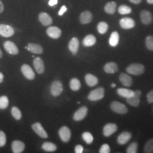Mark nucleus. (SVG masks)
I'll use <instances>...</instances> for the list:
<instances>
[{
    "mask_svg": "<svg viewBox=\"0 0 153 153\" xmlns=\"http://www.w3.org/2000/svg\"><path fill=\"white\" fill-rule=\"evenodd\" d=\"M138 149V143L137 142H132L126 149V153H136Z\"/></svg>",
    "mask_w": 153,
    "mask_h": 153,
    "instance_id": "38",
    "label": "nucleus"
},
{
    "mask_svg": "<svg viewBox=\"0 0 153 153\" xmlns=\"http://www.w3.org/2000/svg\"><path fill=\"white\" fill-rule=\"evenodd\" d=\"M118 11L120 14H122V15L128 14H130L131 13V7H130L128 6L123 5H121L119 7Z\"/></svg>",
    "mask_w": 153,
    "mask_h": 153,
    "instance_id": "35",
    "label": "nucleus"
},
{
    "mask_svg": "<svg viewBox=\"0 0 153 153\" xmlns=\"http://www.w3.org/2000/svg\"><path fill=\"white\" fill-rule=\"evenodd\" d=\"M141 95V91L137 90L134 91V94L133 97L126 98V102L129 104L133 107H138L140 103V97Z\"/></svg>",
    "mask_w": 153,
    "mask_h": 153,
    "instance_id": "7",
    "label": "nucleus"
},
{
    "mask_svg": "<svg viewBox=\"0 0 153 153\" xmlns=\"http://www.w3.org/2000/svg\"><path fill=\"white\" fill-rule=\"evenodd\" d=\"M117 5L115 2H109L104 6V11L109 14H114L116 11Z\"/></svg>",
    "mask_w": 153,
    "mask_h": 153,
    "instance_id": "29",
    "label": "nucleus"
},
{
    "mask_svg": "<svg viewBox=\"0 0 153 153\" xmlns=\"http://www.w3.org/2000/svg\"><path fill=\"white\" fill-rule=\"evenodd\" d=\"M11 112L13 117L17 120H19L22 118V112L18 107H13L11 109Z\"/></svg>",
    "mask_w": 153,
    "mask_h": 153,
    "instance_id": "33",
    "label": "nucleus"
},
{
    "mask_svg": "<svg viewBox=\"0 0 153 153\" xmlns=\"http://www.w3.org/2000/svg\"><path fill=\"white\" fill-rule=\"evenodd\" d=\"M6 143V137L5 134L3 131H0V148L5 145Z\"/></svg>",
    "mask_w": 153,
    "mask_h": 153,
    "instance_id": "40",
    "label": "nucleus"
},
{
    "mask_svg": "<svg viewBox=\"0 0 153 153\" xmlns=\"http://www.w3.org/2000/svg\"><path fill=\"white\" fill-rule=\"evenodd\" d=\"M47 33L50 38L52 39L59 38L61 35L60 28L55 26H52L48 28L47 30Z\"/></svg>",
    "mask_w": 153,
    "mask_h": 153,
    "instance_id": "17",
    "label": "nucleus"
},
{
    "mask_svg": "<svg viewBox=\"0 0 153 153\" xmlns=\"http://www.w3.org/2000/svg\"><path fill=\"white\" fill-rule=\"evenodd\" d=\"M97 39L94 35L90 34L87 35L83 40V45L85 47H91L96 43Z\"/></svg>",
    "mask_w": 153,
    "mask_h": 153,
    "instance_id": "27",
    "label": "nucleus"
},
{
    "mask_svg": "<svg viewBox=\"0 0 153 153\" xmlns=\"http://www.w3.org/2000/svg\"><path fill=\"white\" fill-rule=\"evenodd\" d=\"M88 108L86 106L81 107L75 112L74 115L73 116V119L77 121L82 120L88 114Z\"/></svg>",
    "mask_w": 153,
    "mask_h": 153,
    "instance_id": "14",
    "label": "nucleus"
},
{
    "mask_svg": "<svg viewBox=\"0 0 153 153\" xmlns=\"http://www.w3.org/2000/svg\"><path fill=\"white\" fill-rule=\"evenodd\" d=\"M58 3V0H49V5L51 6H53L56 5Z\"/></svg>",
    "mask_w": 153,
    "mask_h": 153,
    "instance_id": "45",
    "label": "nucleus"
},
{
    "mask_svg": "<svg viewBox=\"0 0 153 153\" xmlns=\"http://www.w3.org/2000/svg\"><path fill=\"white\" fill-rule=\"evenodd\" d=\"M85 81L90 87H94L98 83V79L91 74H88L85 76Z\"/></svg>",
    "mask_w": 153,
    "mask_h": 153,
    "instance_id": "25",
    "label": "nucleus"
},
{
    "mask_svg": "<svg viewBox=\"0 0 153 153\" xmlns=\"http://www.w3.org/2000/svg\"><path fill=\"white\" fill-rule=\"evenodd\" d=\"M33 131H35L39 136L43 138H47L48 137V134L44 130V128L42 126L40 123H36L32 126Z\"/></svg>",
    "mask_w": 153,
    "mask_h": 153,
    "instance_id": "10",
    "label": "nucleus"
},
{
    "mask_svg": "<svg viewBox=\"0 0 153 153\" xmlns=\"http://www.w3.org/2000/svg\"><path fill=\"white\" fill-rule=\"evenodd\" d=\"M4 10V6L2 1L0 0V14L2 13Z\"/></svg>",
    "mask_w": 153,
    "mask_h": 153,
    "instance_id": "46",
    "label": "nucleus"
},
{
    "mask_svg": "<svg viewBox=\"0 0 153 153\" xmlns=\"http://www.w3.org/2000/svg\"><path fill=\"white\" fill-rule=\"evenodd\" d=\"M140 18L141 22L143 25H149L153 21V16L152 13L149 11L144 10L140 13Z\"/></svg>",
    "mask_w": 153,
    "mask_h": 153,
    "instance_id": "13",
    "label": "nucleus"
},
{
    "mask_svg": "<svg viewBox=\"0 0 153 153\" xmlns=\"http://www.w3.org/2000/svg\"><path fill=\"white\" fill-rule=\"evenodd\" d=\"M126 71L132 75L140 76L145 72L144 66L140 64H132L126 68Z\"/></svg>",
    "mask_w": 153,
    "mask_h": 153,
    "instance_id": "1",
    "label": "nucleus"
},
{
    "mask_svg": "<svg viewBox=\"0 0 153 153\" xmlns=\"http://www.w3.org/2000/svg\"><path fill=\"white\" fill-rule=\"evenodd\" d=\"M27 49L34 54H42L43 52L42 47L39 44L35 43H29L28 44Z\"/></svg>",
    "mask_w": 153,
    "mask_h": 153,
    "instance_id": "22",
    "label": "nucleus"
},
{
    "mask_svg": "<svg viewBox=\"0 0 153 153\" xmlns=\"http://www.w3.org/2000/svg\"><path fill=\"white\" fill-rule=\"evenodd\" d=\"M39 20L44 26H48L51 25L53 20L51 16L46 13H41L39 15Z\"/></svg>",
    "mask_w": 153,
    "mask_h": 153,
    "instance_id": "16",
    "label": "nucleus"
},
{
    "mask_svg": "<svg viewBox=\"0 0 153 153\" xmlns=\"http://www.w3.org/2000/svg\"><path fill=\"white\" fill-rule=\"evenodd\" d=\"M3 80H4V75L1 72H0V83L3 82Z\"/></svg>",
    "mask_w": 153,
    "mask_h": 153,
    "instance_id": "48",
    "label": "nucleus"
},
{
    "mask_svg": "<svg viewBox=\"0 0 153 153\" xmlns=\"http://www.w3.org/2000/svg\"><path fill=\"white\" fill-rule=\"evenodd\" d=\"M63 90L62 83L59 81H55L52 83L51 88V93L54 97H58Z\"/></svg>",
    "mask_w": 153,
    "mask_h": 153,
    "instance_id": "5",
    "label": "nucleus"
},
{
    "mask_svg": "<svg viewBox=\"0 0 153 153\" xmlns=\"http://www.w3.org/2000/svg\"><path fill=\"white\" fill-rule=\"evenodd\" d=\"M42 149L46 152H53L56 150L57 146L52 142H45L42 145Z\"/></svg>",
    "mask_w": 153,
    "mask_h": 153,
    "instance_id": "30",
    "label": "nucleus"
},
{
    "mask_svg": "<svg viewBox=\"0 0 153 153\" xmlns=\"http://www.w3.org/2000/svg\"><path fill=\"white\" fill-rule=\"evenodd\" d=\"M119 42V34L116 31L111 33L109 39V45L111 47L117 46Z\"/></svg>",
    "mask_w": 153,
    "mask_h": 153,
    "instance_id": "28",
    "label": "nucleus"
},
{
    "mask_svg": "<svg viewBox=\"0 0 153 153\" xmlns=\"http://www.w3.org/2000/svg\"><path fill=\"white\" fill-rule=\"evenodd\" d=\"M61 140L64 142H68L71 138V131L69 128L66 126H62L59 131Z\"/></svg>",
    "mask_w": 153,
    "mask_h": 153,
    "instance_id": "4",
    "label": "nucleus"
},
{
    "mask_svg": "<svg viewBox=\"0 0 153 153\" xmlns=\"http://www.w3.org/2000/svg\"><path fill=\"white\" fill-rule=\"evenodd\" d=\"M119 23L121 28L126 30L133 28L136 25L135 21L131 18L128 17H126L121 19Z\"/></svg>",
    "mask_w": 153,
    "mask_h": 153,
    "instance_id": "6",
    "label": "nucleus"
},
{
    "mask_svg": "<svg viewBox=\"0 0 153 153\" xmlns=\"http://www.w3.org/2000/svg\"><path fill=\"white\" fill-rule=\"evenodd\" d=\"M14 33L13 28L9 25H0V35L5 38H9Z\"/></svg>",
    "mask_w": 153,
    "mask_h": 153,
    "instance_id": "9",
    "label": "nucleus"
},
{
    "mask_svg": "<svg viewBox=\"0 0 153 153\" xmlns=\"http://www.w3.org/2000/svg\"><path fill=\"white\" fill-rule=\"evenodd\" d=\"M2 56H3V53H2V51H1V49H0V59H1V58H2Z\"/></svg>",
    "mask_w": 153,
    "mask_h": 153,
    "instance_id": "50",
    "label": "nucleus"
},
{
    "mask_svg": "<svg viewBox=\"0 0 153 153\" xmlns=\"http://www.w3.org/2000/svg\"><path fill=\"white\" fill-rule=\"evenodd\" d=\"M79 42L77 38H73L71 39L69 43V49L73 55H76L79 49Z\"/></svg>",
    "mask_w": 153,
    "mask_h": 153,
    "instance_id": "18",
    "label": "nucleus"
},
{
    "mask_svg": "<svg viewBox=\"0 0 153 153\" xmlns=\"http://www.w3.org/2000/svg\"><path fill=\"white\" fill-rule=\"evenodd\" d=\"M33 64L35 71L38 74H41L44 73L45 70L44 62L40 57H37L35 58L33 61Z\"/></svg>",
    "mask_w": 153,
    "mask_h": 153,
    "instance_id": "12",
    "label": "nucleus"
},
{
    "mask_svg": "<svg viewBox=\"0 0 153 153\" xmlns=\"http://www.w3.org/2000/svg\"><path fill=\"white\" fill-rule=\"evenodd\" d=\"M144 152L146 153H152L153 152V139L149 140L145 144Z\"/></svg>",
    "mask_w": 153,
    "mask_h": 153,
    "instance_id": "37",
    "label": "nucleus"
},
{
    "mask_svg": "<svg viewBox=\"0 0 153 153\" xmlns=\"http://www.w3.org/2000/svg\"><path fill=\"white\" fill-rule=\"evenodd\" d=\"M104 71L108 74H114L118 71V66L114 62L106 64L104 66Z\"/></svg>",
    "mask_w": 153,
    "mask_h": 153,
    "instance_id": "24",
    "label": "nucleus"
},
{
    "mask_svg": "<svg viewBox=\"0 0 153 153\" xmlns=\"http://www.w3.org/2000/svg\"><path fill=\"white\" fill-rule=\"evenodd\" d=\"M4 47L6 51L11 55H16L19 53V50L16 45L11 41L5 42L4 44Z\"/></svg>",
    "mask_w": 153,
    "mask_h": 153,
    "instance_id": "11",
    "label": "nucleus"
},
{
    "mask_svg": "<svg viewBox=\"0 0 153 153\" xmlns=\"http://www.w3.org/2000/svg\"><path fill=\"white\" fill-rule=\"evenodd\" d=\"M147 2L149 4H153V0H147Z\"/></svg>",
    "mask_w": 153,
    "mask_h": 153,
    "instance_id": "49",
    "label": "nucleus"
},
{
    "mask_svg": "<svg viewBox=\"0 0 153 153\" xmlns=\"http://www.w3.org/2000/svg\"><path fill=\"white\" fill-rule=\"evenodd\" d=\"M110 107H111V109L114 112H115L118 114H120V115L126 114L128 111V109L126 107V105L121 103L120 102H119L117 101L113 102L111 104Z\"/></svg>",
    "mask_w": 153,
    "mask_h": 153,
    "instance_id": "3",
    "label": "nucleus"
},
{
    "mask_svg": "<svg viewBox=\"0 0 153 153\" xmlns=\"http://www.w3.org/2000/svg\"><path fill=\"white\" fill-rule=\"evenodd\" d=\"M104 96V88H99L90 93L88 95V99L91 101H97L103 98Z\"/></svg>",
    "mask_w": 153,
    "mask_h": 153,
    "instance_id": "2",
    "label": "nucleus"
},
{
    "mask_svg": "<svg viewBox=\"0 0 153 153\" xmlns=\"http://www.w3.org/2000/svg\"><path fill=\"white\" fill-rule=\"evenodd\" d=\"M11 148L13 153H22L25 148V145L23 142L21 141L16 140V141H14L12 143Z\"/></svg>",
    "mask_w": 153,
    "mask_h": 153,
    "instance_id": "20",
    "label": "nucleus"
},
{
    "mask_svg": "<svg viewBox=\"0 0 153 153\" xmlns=\"http://www.w3.org/2000/svg\"><path fill=\"white\" fill-rule=\"evenodd\" d=\"M97 29H98L99 33H100V34H104L108 31V25L106 22H100L98 25Z\"/></svg>",
    "mask_w": 153,
    "mask_h": 153,
    "instance_id": "32",
    "label": "nucleus"
},
{
    "mask_svg": "<svg viewBox=\"0 0 153 153\" xmlns=\"http://www.w3.org/2000/svg\"><path fill=\"white\" fill-rule=\"evenodd\" d=\"M119 80L121 83L126 87L131 86L133 83V80L131 77L125 73L121 74L119 76Z\"/></svg>",
    "mask_w": 153,
    "mask_h": 153,
    "instance_id": "23",
    "label": "nucleus"
},
{
    "mask_svg": "<svg viewBox=\"0 0 153 153\" xmlns=\"http://www.w3.org/2000/svg\"><path fill=\"white\" fill-rule=\"evenodd\" d=\"M82 138L88 144H91L94 140L93 135L90 132L87 131L82 134Z\"/></svg>",
    "mask_w": 153,
    "mask_h": 153,
    "instance_id": "36",
    "label": "nucleus"
},
{
    "mask_svg": "<svg viewBox=\"0 0 153 153\" xmlns=\"http://www.w3.org/2000/svg\"><path fill=\"white\" fill-rule=\"evenodd\" d=\"M117 131V126L114 123H109L104 126L103 134L105 137H109Z\"/></svg>",
    "mask_w": 153,
    "mask_h": 153,
    "instance_id": "15",
    "label": "nucleus"
},
{
    "mask_svg": "<svg viewBox=\"0 0 153 153\" xmlns=\"http://www.w3.org/2000/svg\"><path fill=\"white\" fill-rule=\"evenodd\" d=\"M117 93L120 97H122L123 98H128L131 97L134 95V91H132L131 90L128 89V88H121L117 89Z\"/></svg>",
    "mask_w": 153,
    "mask_h": 153,
    "instance_id": "26",
    "label": "nucleus"
},
{
    "mask_svg": "<svg viewBox=\"0 0 153 153\" xmlns=\"http://www.w3.org/2000/svg\"><path fill=\"white\" fill-rule=\"evenodd\" d=\"M146 46L149 50L153 51V36L149 35L146 39L145 41Z\"/></svg>",
    "mask_w": 153,
    "mask_h": 153,
    "instance_id": "39",
    "label": "nucleus"
},
{
    "mask_svg": "<svg viewBox=\"0 0 153 153\" xmlns=\"http://www.w3.org/2000/svg\"><path fill=\"white\" fill-rule=\"evenodd\" d=\"M66 10H67V8H66L65 6H62V7L61 8L60 11L59 12V15L60 16H62L64 14V13L66 11Z\"/></svg>",
    "mask_w": 153,
    "mask_h": 153,
    "instance_id": "44",
    "label": "nucleus"
},
{
    "mask_svg": "<svg viewBox=\"0 0 153 153\" xmlns=\"http://www.w3.org/2000/svg\"><path fill=\"white\" fill-rule=\"evenodd\" d=\"M74 150H75V153H82L83 151V148L81 145H77L75 147Z\"/></svg>",
    "mask_w": 153,
    "mask_h": 153,
    "instance_id": "43",
    "label": "nucleus"
},
{
    "mask_svg": "<svg viewBox=\"0 0 153 153\" xmlns=\"http://www.w3.org/2000/svg\"><path fill=\"white\" fill-rule=\"evenodd\" d=\"M131 134L128 131L121 133L117 138V142L120 145H125L131 139Z\"/></svg>",
    "mask_w": 153,
    "mask_h": 153,
    "instance_id": "21",
    "label": "nucleus"
},
{
    "mask_svg": "<svg viewBox=\"0 0 153 153\" xmlns=\"http://www.w3.org/2000/svg\"><path fill=\"white\" fill-rule=\"evenodd\" d=\"M111 152V149L108 144L103 145L99 150L100 153H109Z\"/></svg>",
    "mask_w": 153,
    "mask_h": 153,
    "instance_id": "41",
    "label": "nucleus"
},
{
    "mask_svg": "<svg viewBox=\"0 0 153 153\" xmlns=\"http://www.w3.org/2000/svg\"><path fill=\"white\" fill-rule=\"evenodd\" d=\"M92 20L93 15L90 11H83L79 16V21L83 25L88 24L91 22Z\"/></svg>",
    "mask_w": 153,
    "mask_h": 153,
    "instance_id": "19",
    "label": "nucleus"
},
{
    "mask_svg": "<svg viewBox=\"0 0 153 153\" xmlns=\"http://www.w3.org/2000/svg\"><path fill=\"white\" fill-rule=\"evenodd\" d=\"M9 104V99L6 96H2L0 97V109H6L8 107Z\"/></svg>",
    "mask_w": 153,
    "mask_h": 153,
    "instance_id": "34",
    "label": "nucleus"
},
{
    "mask_svg": "<svg viewBox=\"0 0 153 153\" xmlns=\"http://www.w3.org/2000/svg\"><path fill=\"white\" fill-rule=\"evenodd\" d=\"M111 87L113 88H115V87H116V85L114 84V83H112V84L111 85Z\"/></svg>",
    "mask_w": 153,
    "mask_h": 153,
    "instance_id": "51",
    "label": "nucleus"
},
{
    "mask_svg": "<svg viewBox=\"0 0 153 153\" xmlns=\"http://www.w3.org/2000/svg\"><path fill=\"white\" fill-rule=\"evenodd\" d=\"M21 71L23 76L27 79L33 80L35 77V74L34 71H33V69L27 64H23L22 66Z\"/></svg>",
    "mask_w": 153,
    "mask_h": 153,
    "instance_id": "8",
    "label": "nucleus"
},
{
    "mask_svg": "<svg viewBox=\"0 0 153 153\" xmlns=\"http://www.w3.org/2000/svg\"><path fill=\"white\" fill-rule=\"evenodd\" d=\"M81 84L80 81L76 78H72L70 82V87L73 91H78L80 89Z\"/></svg>",
    "mask_w": 153,
    "mask_h": 153,
    "instance_id": "31",
    "label": "nucleus"
},
{
    "mask_svg": "<svg viewBox=\"0 0 153 153\" xmlns=\"http://www.w3.org/2000/svg\"><path fill=\"white\" fill-rule=\"evenodd\" d=\"M129 1L134 4H139L141 2L142 0H129Z\"/></svg>",
    "mask_w": 153,
    "mask_h": 153,
    "instance_id": "47",
    "label": "nucleus"
},
{
    "mask_svg": "<svg viewBox=\"0 0 153 153\" xmlns=\"http://www.w3.org/2000/svg\"><path fill=\"white\" fill-rule=\"evenodd\" d=\"M147 99L148 102L149 103H153V90L148 93L147 95Z\"/></svg>",
    "mask_w": 153,
    "mask_h": 153,
    "instance_id": "42",
    "label": "nucleus"
}]
</instances>
